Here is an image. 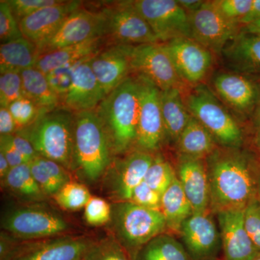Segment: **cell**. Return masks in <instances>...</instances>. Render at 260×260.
<instances>
[{
	"mask_svg": "<svg viewBox=\"0 0 260 260\" xmlns=\"http://www.w3.org/2000/svg\"><path fill=\"white\" fill-rule=\"evenodd\" d=\"M106 23L107 20L102 10L94 11L81 7L65 19L52 35L36 44L39 54L98 38L104 39Z\"/></svg>",
	"mask_w": 260,
	"mask_h": 260,
	"instance_id": "obj_11",
	"label": "cell"
},
{
	"mask_svg": "<svg viewBox=\"0 0 260 260\" xmlns=\"http://www.w3.org/2000/svg\"><path fill=\"white\" fill-rule=\"evenodd\" d=\"M91 197L85 184L71 181L65 184L54 198L61 209L74 212L85 208Z\"/></svg>",
	"mask_w": 260,
	"mask_h": 260,
	"instance_id": "obj_36",
	"label": "cell"
},
{
	"mask_svg": "<svg viewBox=\"0 0 260 260\" xmlns=\"http://www.w3.org/2000/svg\"><path fill=\"white\" fill-rule=\"evenodd\" d=\"M29 164L32 177L47 197H54L72 181L68 169L54 160L38 155Z\"/></svg>",
	"mask_w": 260,
	"mask_h": 260,
	"instance_id": "obj_32",
	"label": "cell"
},
{
	"mask_svg": "<svg viewBox=\"0 0 260 260\" xmlns=\"http://www.w3.org/2000/svg\"><path fill=\"white\" fill-rule=\"evenodd\" d=\"M177 2L188 14H191L200 10L206 1H203V0H177Z\"/></svg>",
	"mask_w": 260,
	"mask_h": 260,
	"instance_id": "obj_50",
	"label": "cell"
},
{
	"mask_svg": "<svg viewBox=\"0 0 260 260\" xmlns=\"http://www.w3.org/2000/svg\"><path fill=\"white\" fill-rule=\"evenodd\" d=\"M189 15L191 39L215 54L240 31V25L228 20L217 10L213 1H206L200 10Z\"/></svg>",
	"mask_w": 260,
	"mask_h": 260,
	"instance_id": "obj_16",
	"label": "cell"
},
{
	"mask_svg": "<svg viewBox=\"0 0 260 260\" xmlns=\"http://www.w3.org/2000/svg\"><path fill=\"white\" fill-rule=\"evenodd\" d=\"M133 45H106L92 56L90 66L106 95L131 76Z\"/></svg>",
	"mask_w": 260,
	"mask_h": 260,
	"instance_id": "obj_19",
	"label": "cell"
},
{
	"mask_svg": "<svg viewBox=\"0 0 260 260\" xmlns=\"http://www.w3.org/2000/svg\"><path fill=\"white\" fill-rule=\"evenodd\" d=\"M155 155L135 149L113 159L102 178L104 191L114 203L130 201L135 188L144 181Z\"/></svg>",
	"mask_w": 260,
	"mask_h": 260,
	"instance_id": "obj_8",
	"label": "cell"
},
{
	"mask_svg": "<svg viewBox=\"0 0 260 260\" xmlns=\"http://www.w3.org/2000/svg\"><path fill=\"white\" fill-rule=\"evenodd\" d=\"M18 23L39 10L59 4L62 0H7Z\"/></svg>",
	"mask_w": 260,
	"mask_h": 260,
	"instance_id": "obj_44",
	"label": "cell"
},
{
	"mask_svg": "<svg viewBox=\"0 0 260 260\" xmlns=\"http://www.w3.org/2000/svg\"><path fill=\"white\" fill-rule=\"evenodd\" d=\"M93 56L83 59L76 67L70 90L61 101V107L70 112L93 110L107 96L90 66Z\"/></svg>",
	"mask_w": 260,
	"mask_h": 260,
	"instance_id": "obj_20",
	"label": "cell"
},
{
	"mask_svg": "<svg viewBox=\"0 0 260 260\" xmlns=\"http://www.w3.org/2000/svg\"><path fill=\"white\" fill-rule=\"evenodd\" d=\"M164 44L183 83L200 85L211 68V51L190 38H179Z\"/></svg>",
	"mask_w": 260,
	"mask_h": 260,
	"instance_id": "obj_17",
	"label": "cell"
},
{
	"mask_svg": "<svg viewBox=\"0 0 260 260\" xmlns=\"http://www.w3.org/2000/svg\"><path fill=\"white\" fill-rule=\"evenodd\" d=\"M222 242L223 260H253L260 254L244 224V209L215 213Z\"/></svg>",
	"mask_w": 260,
	"mask_h": 260,
	"instance_id": "obj_18",
	"label": "cell"
},
{
	"mask_svg": "<svg viewBox=\"0 0 260 260\" xmlns=\"http://www.w3.org/2000/svg\"><path fill=\"white\" fill-rule=\"evenodd\" d=\"M84 209V219L90 225L101 226L110 222L112 205L102 198L92 196Z\"/></svg>",
	"mask_w": 260,
	"mask_h": 260,
	"instance_id": "obj_39",
	"label": "cell"
},
{
	"mask_svg": "<svg viewBox=\"0 0 260 260\" xmlns=\"http://www.w3.org/2000/svg\"><path fill=\"white\" fill-rule=\"evenodd\" d=\"M93 241L88 237L69 235L29 241L15 239L1 260H83Z\"/></svg>",
	"mask_w": 260,
	"mask_h": 260,
	"instance_id": "obj_10",
	"label": "cell"
},
{
	"mask_svg": "<svg viewBox=\"0 0 260 260\" xmlns=\"http://www.w3.org/2000/svg\"><path fill=\"white\" fill-rule=\"evenodd\" d=\"M0 153L5 155L10 167H18L24 164H30L12 145L8 135L0 136Z\"/></svg>",
	"mask_w": 260,
	"mask_h": 260,
	"instance_id": "obj_46",
	"label": "cell"
},
{
	"mask_svg": "<svg viewBox=\"0 0 260 260\" xmlns=\"http://www.w3.org/2000/svg\"><path fill=\"white\" fill-rule=\"evenodd\" d=\"M175 146L179 158L205 160L218 145L209 131L191 116Z\"/></svg>",
	"mask_w": 260,
	"mask_h": 260,
	"instance_id": "obj_27",
	"label": "cell"
},
{
	"mask_svg": "<svg viewBox=\"0 0 260 260\" xmlns=\"http://www.w3.org/2000/svg\"><path fill=\"white\" fill-rule=\"evenodd\" d=\"M105 15L106 45L155 44L159 42L148 22L135 10L131 1L113 3L102 8Z\"/></svg>",
	"mask_w": 260,
	"mask_h": 260,
	"instance_id": "obj_9",
	"label": "cell"
},
{
	"mask_svg": "<svg viewBox=\"0 0 260 260\" xmlns=\"http://www.w3.org/2000/svg\"><path fill=\"white\" fill-rule=\"evenodd\" d=\"M177 177L193 212L210 210V184L205 160L179 158Z\"/></svg>",
	"mask_w": 260,
	"mask_h": 260,
	"instance_id": "obj_23",
	"label": "cell"
},
{
	"mask_svg": "<svg viewBox=\"0 0 260 260\" xmlns=\"http://www.w3.org/2000/svg\"><path fill=\"white\" fill-rule=\"evenodd\" d=\"M160 211L169 234H179L181 226L192 215L193 209L177 177L161 195Z\"/></svg>",
	"mask_w": 260,
	"mask_h": 260,
	"instance_id": "obj_28",
	"label": "cell"
},
{
	"mask_svg": "<svg viewBox=\"0 0 260 260\" xmlns=\"http://www.w3.org/2000/svg\"><path fill=\"white\" fill-rule=\"evenodd\" d=\"M244 224L251 240L260 251V197L257 194L244 208Z\"/></svg>",
	"mask_w": 260,
	"mask_h": 260,
	"instance_id": "obj_42",
	"label": "cell"
},
{
	"mask_svg": "<svg viewBox=\"0 0 260 260\" xmlns=\"http://www.w3.org/2000/svg\"><path fill=\"white\" fill-rule=\"evenodd\" d=\"M12 145L28 162L37 156L38 154L30 141L23 135L16 133L8 135Z\"/></svg>",
	"mask_w": 260,
	"mask_h": 260,
	"instance_id": "obj_47",
	"label": "cell"
},
{
	"mask_svg": "<svg viewBox=\"0 0 260 260\" xmlns=\"http://www.w3.org/2000/svg\"><path fill=\"white\" fill-rule=\"evenodd\" d=\"M254 146L257 150L258 153L260 155V128L256 130L255 135L254 138Z\"/></svg>",
	"mask_w": 260,
	"mask_h": 260,
	"instance_id": "obj_54",
	"label": "cell"
},
{
	"mask_svg": "<svg viewBox=\"0 0 260 260\" xmlns=\"http://www.w3.org/2000/svg\"><path fill=\"white\" fill-rule=\"evenodd\" d=\"M1 227L18 240L29 241L67 235L70 225L60 214L37 203L8 210L2 217Z\"/></svg>",
	"mask_w": 260,
	"mask_h": 260,
	"instance_id": "obj_7",
	"label": "cell"
},
{
	"mask_svg": "<svg viewBox=\"0 0 260 260\" xmlns=\"http://www.w3.org/2000/svg\"><path fill=\"white\" fill-rule=\"evenodd\" d=\"M259 85L251 77L237 73H220L213 80L219 97L239 115L250 117L257 102Z\"/></svg>",
	"mask_w": 260,
	"mask_h": 260,
	"instance_id": "obj_21",
	"label": "cell"
},
{
	"mask_svg": "<svg viewBox=\"0 0 260 260\" xmlns=\"http://www.w3.org/2000/svg\"><path fill=\"white\" fill-rule=\"evenodd\" d=\"M23 79L24 96L45 112L61 107V99L51 88L47 75L36 68L20 72Z\"/></svg>",
	"mask_w": 260,
	"mask_h": 260,
	"instance_id": "obj_30",
	"label": "cell"
},
{
	"mask_svg": "<svg viewBox=\"0 0 260 260\" xmlns=\"http://www.w3.org/2000/svg\"><path fill=\"white\" fill-rule=\"evenodd\" d=\"M21 73L16 70L1 73L0 75V105L8 107L15 101L23 97Z\"/></svg>",
	"mask_w": 260,
	"mask_h": 260,
	"instance_id": "obj_37",
	"label": "cell"
},
{
	"mask_svg": "<svg viewBox=\"0 0 260 260\" xmlns=\"http://www.w3.org/2000/svg\"><path fill=\"white\" fill-rule=\"evenodd\" d=\"M39 56L37 46L22 37L0 46V72L34 68Z\"/></svg>",
	"mask_w": 260,
	"mask_h": 260,
	"instance_id": "obj_31",
	"label": "cell"
},
{
	"mask_svg": "<svg viewBox=\"0 0 260 260\" xmlns=\"http://www.w3.org/2000/svg\"><path fill=\"white\" fill-rule=\"evenodd\" d=\"M75 113L58 108L40 114L25 129L17 132L31 143L38 155L74 169Z\"/></svg>",
	"mask_w": 260,
	"mask_h": 260,
	"instance_id": "obj_4",
	"label": "cell"
},
{
	"mask_svg": "<svg viewBox=\"0 0 260 260\" xmlns=\"http://www.w3.org/2000/svg\"><path fill=\"white\" fill-rule=\"evenodd\" d=\"M131 3L161 44L179 38L191 39L189 15L177 0H135Z\"/></svg>",
	"mask_w": 260,
	"mask_h": 260,
	"instance_id": "obj_12",
	"label": "cell"
},
{
	"mask_svg": "<svg viewBox=\"0 0 260 260\" xmlns=\"http://www.w3.org/2000/svg\"><path fill=\"white\" fill-rule=\"evenodd\" d=\"M218 260H223V259H218Z\"/></svg>",
	"mask_w": 260,
	"mask_h": 260,
	"instance_id": "obj_57",
	"label": "cell"
},
{
	"mask_svg": "<svg viewBox=\"0 0 260 260\" xmlns=\"http://www.w3.org/2000/svg\"><path fill=\"white\" fill-rule=\"evenodd\" d=\"M111 234L134 260L138 251L154 238L168 233L160 210L149 209L131 201L112 205Z\"/></svg>",
	"mask_w": 260,
	"mask_h": 260,
	"instance_id": "obj_5",
	"label": "cell"
},
{
	"mask_svg": "<svg viewBox=\"0 0 260 260\" xmlns=\"http://www.w3.org/2000/svg\"><path fill=\"white\" fill-rule=\"evenodd\" d=\"M240 30L246 34L260 36V20L245 26L241 27Z\"/></svg>",
	"mask_w": 260,
	"mask_h": 260,
	"instance_id": "obj_53",
	"label": "cell"
},
{
	"mask_svg": "<svg viewBox=\"0 0 260 260\" xmlns=\"http://www.w3.org/2000/svg\"><path fill=\"white\" fill-rule=\"evenodd\" d=\"M83 260H133L112 234L92 242Z\"/></svg>",
	"mask_w": 260,
	"mask_h": 260,
	"instance_id": "obj_35",
	"label": "cell"
},
{
	"mask_svg": "<svg viewBox=\"0 0 260 260\" xmlns=\"http://www.w3.org/2000/svg\"><path fill=\"white\" fill-rule=\"evenodd\" d=\"M251 123L256 130L260 128V83L259 85V93L254 112L251 116Z\"/></svg>",
	"mask_w": 260,
	"mask_h": 260,
	"instance_id": "obj_51",
	"label": "cell"
},
{
	"mask_svg": "<svg viewBox=\"0 0 260 260\" xmlns=\"http://www.w3.org/2000/svg\"><path fill=\"white\" fill-rule=\"evenodd\" d=\"M134 260H191L185 248L169 233H164L145 244Z\"/></svg>",
	"mask_w": 260,
	"mask_h": 260,
	"instance_id": "obj_33",
	"label": "cell"
},
{
	"mask_svg": "<svg viewBox=\"0 0 260 260\" xmlns=\"http://www.w3.org/2000/svg\"><path fill=\"white\" fill-rule=\"evenodd\" d=\"M104 46V39L98 38L82 44L47 51L39 54L34 68L47 75L56 68L94 55Z\"/></svg>",
	"mask_w": 260,
	"mask_h": 260,
	"instance_id": "obj_26",
	"label": "cell"
},
{
	"mask_svg": "<svg viewBox=\"0 0 260 260\" xmlns=\"http://www.w3.org/2000/svg\"><path fill=\"white\" fill-rule=\"evenodd\" d=\"M210 210L193 213L181 226L179 235L191 260H218L222 242L218 224Z\"/></svg>",
	"mask_w": 260,
	"mask_h": 260,
	"instance_id": "obj_14",
	"label": "cell"
},
{
	"mask_svg": "<svg viewBox=\"0 0 260 260\" xmlns=\"http://www.w3.org/2000/svg\"><path fill=\"white\" fill-rule=\"evenodd\" d=\"M2 183L10 194L23 204H37L47 200V195L32 177L29 164L12 168Z\"/></svg>",
	"mask_w": 260,
	"mask_h": 260,
	"instance_id": "obj_29",
	"label": "cell"
},
{
	"mask_svg": "<svg viewBox=\"0 0 260 260\" xmlns=\"http://www.w3.org/2000/svg\"><path fill=\"white\" fill-rule=\"evenodd\" d=\"M176 177L177 172L172 164L162 155L157 153L147 172L144 181L150 188L162 195Z\"/></svg>",
	"mask_w": 260,
	"mask_h": 260,
	"instance_id": "obj_34",
	"label": "cell"
},
{
	"mask_svg": "<svg viewBox=\"0 0 260 260\" xmlns=\"http://www.w3.org/2000/svg\"><path fill=\"white\" fill-rule=\"evenodd\" d=\"M253 0H213V3L223 17L239 24L250 10Z\"/></svg>",
	"mask_w": 260,
	"mask_h": 260,
	"instance_id": "obj_43",
	"label": "cell"
},
{
	"mask_svg": "<svg viewBox=\"0 0 260 260\" xmlns=\"http://www.w3.org/2000/svg\"><path fill=\"white\" fill-rule=\"evenodd\" d=\"M107 129L114 156L136 149L140 112V85L131 75L108 94L95 109Z\"/></svg>",
	"mask_w": 260,
	"mask_h": 260,
	"instance_id": "obj_2",
	"label": "cell"
},
{
	"mask_svg": "<svg viewBox=\"0 0 260 260\" xmlns=\"http://www.w3.org/2000/svg\"><path fill=\"white\" fill-rule=\"evenodd\" d=\"M8 108L16 123L18 127L17 132L28 127L37 120L41 114L45 112L39 109L35 103L25 96L15 101Z\"/></svg>",
	"mask_w": 260,
	"mask_h": 260,
	"instance_id": "obj_38",
	"label": "cell"
},
{
	"mask_svg": "<svg viewBox=\"0 0 260 260\" xmlns=\"http://www.w3.org/2000/svg\"><path fill=\"white\" fill-rule=\"evenodd\" d=\"M140 85V112L136 149L155 154L166 139L160 90L148 78L136 75Z\"/></svg>",
	"mask_w": 260,
	"mask_h": 260,
	"instance_id": "obj_13",
	"label": "cell"
},
{
	"mask_svg": "<svg viewBox=\"0 0 260 260\" xmlns=\"http://www.w3.org/2000/svg\"><path fill=\"white\" fill-rule=\"evenodd\" d=\"M23 37L19 23L7 0L0 1V41L2 44Z\"/></svg>",
	"mask_w": 260,
	"mask_h": 260,
	"instance_id": "obj_40",
	"label": "cell"
},
{
	"mask_svg": "<svg viewBox=\"0 0 260 260\" xmlns=\"http://www.w3.org/2000/svg\"><path fill=\"white\" fill-rule=\"evenodd\" d=\"M82 60L83 59L56 68L46 75L49 85L53 90L60 98L61 102L71 86L73 75L75 68Z\"/></svg>",
	"mask_w": 260,
	"mask_h": 260,
	"instance_id": "obj_41",
	"label": "cell"
},
{
	"mask_svg": "<svg viewBox=\"0 0 260 260\" xmlns=\"http://www.w3.org/2000/svg\"><path fill=\"white\" fill-rule=\"evenodd\" d=\"M130 201L143 208L160 210L161 195L143 181L135 188Z\"/></svg>",
	"mask_w": 260,
	"mask_h": 260,
	"instance_id": "obj_45",
	"label": "cell"
},
{
	"mask_svg": "<svg viewBox=\"0 0 260 260\" xmlns=\"http://www.w3.org/2000/svg\"><path fill=\"white\" fill-rule=\"evenodd\" d=\"M181 88H173L160 92V106L166 138L177 145L179 137L190 120L191 115L185 103Z\"/></svg>",
	"mask_w": 260,
	"mask_h": 260,
	"instance_id": "obj_25",
	"label": "cell"
},
{
	"mask_svg": "<svg viewBox=\"0 0 260 260\" xmlns=\"http://www.w3.org/2000/svg\"><path fill=\"white\" fill-rule=\"evenodd\" d=\"M17 131H18V127L9 108L0 107V135L1 136L15 134Z\"/></svg>",
	"mask_w": 260,
	"mask_h": 260,
	"instance_id": "obj_48",
	"label": "cell"
},
{
	"mask_svg": "<svg viewBox=\"0 0 260 260\" xmlns=\"http://www.w3.org/2000/svg\"><path fill=\"white\" fill-rule=\"evenodd\" d=\"M131 67L133 73L148 78L161 91L181 88L183 83L172 58L161 43L133 46Z\"/></svg>",
	"mask_w": 260,
	"mask_h": 260,
	"instance_id": "obj_15",
	"label": "cell"
},
{
	"mask_svg": "<svg viewBox=\"0 0 260 260\" xmlns=\"http://www.w3.org/2000/svg\"><path fill=\"white\" fill-rule=\"evenodd\" d=\"M80 1H61L22 19L19 26L23 37L35 44L50 37L73 12L81 8Z\"/></svg>",
	"mask_w": 260,
	"mask_h": 260,
	"instance_id": "obj_22",
	"label": "cell"
},
{
	"mask_svg": "<svg viewBox=\"0 0 260 260\" xmlns=\"http://www.w3.org/2000/svg\"><path fill=\"white\" fill-rule=\"evenodd\" d=\"M256 194L260 197V168L258 174L257 184H256Z\"/></svg>",
	"mask_w": 260,
	"mask_h": 260,
	"instance_id": "obj_55",
	"label": "cell"
},
{
	"mask_svg": "<svg viewBox=\"0 0 260 260\" xmlns=\"http://www.w3.org/2000/svg\"><path fill=\"white\" fill-rule=\"evenodd\" d=\"M210 191V210L244 209L256 194L260 162L242 148H218L205 159Z\"/></svg>",
	"mask_w": 260,
	"mask_h": 260,
	"instance_id": "obj_1",
	"label": "cell"
},
{
	"mask_svg": "<svg viewBox=\"0 0 260 260\" xmlns=\"http://www.w3.org/2000/svg\"><path fill=\"white\" fill-rule=\"evenodd\" d=\"M10 169H11V167H10L8 160L3 153H0V178H1V181L4 180Z\"/></svg>",
	"mask_w": 260,
	"mask_h": 260,
	"instance_id": "obj_52",
	"label": "cell"
},
{
	"mask_svg": "<svg viewBox=\"0 0 260 260\" xmlns=\"http://www.w3.org/2000/svg\"><path fill=\"white\" fill-rule=\"evenodd\" d=\"M253 260H260V254H259V255L256 256V258H254V259Z\"/></svg>",
	"mask_w": 260,
	"mask_h": 260,
	"instance_id": "obj_56",
	"label": "cell"
},
{
	"mask_svg": "<svg viewBox=\"0 0 260 260\" xmlns=\"http://www.w3.org/2000/svg\"><path fill=\"white\" fill-rule=\"evenodd\" d=\"M114 158L107 129L96 110L75 113L74 169L83 180H100Z\"/></svg>",
	"mask_w": 260,
	"mask_h": 260,
	"instance_id": "obj_3",
	"label": "cell"
},
{
	"mask_svg": "<svg viewBox=\"0 0 260 260\" xmlns=\"http://www.w3.org/2000/svg\"><path fill=\"white\" fill-rule=\"evenodd\" d=\"M222 55L239 74L260 77V36L239 31L224 48Z\"/></svg>",
	"mask_w": 260,
	"mask_h": 260,
	"instance_id": "obj_24",
	"label": "cell"
},
{
	"mask_svg": "<svg viewBox=\"0 0 260 260\" xmlns=\"http://www.w3.org/2000/svg\"><path fill=\"white\" fill-rule=\"evenodd\" d=\"M260 20V0H253L250 10L239 21L240 27L245 26Z\"/></svg>",
	"mask_w": 260,
	"mask_h": 260,
	"instance_id": "obj_49",
	"label": "cell"
},
{
	"mask_svg": "<svg viewBox=\"0 0 260 260\" xmlns=\"http://www.w3.org/2000/svg\"><path fill=\"white\" fill-rule=\"evenodd\" d=\"M183 97L191 115L209 131L218 146L242 148V128L207 85H195Z\"/></svg>",
	"mask_w": 260,
	"mask_h": 260,
	"instance_id": "obj_6",
	"label": "cell"
}]
</instances>
